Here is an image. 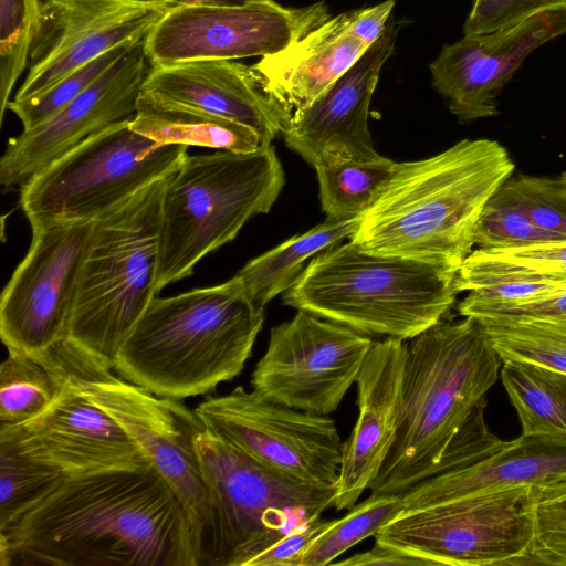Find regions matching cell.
I'll list each match as a JSON object with an SVG mask.
<instances>
[{
    "label": "cell",
    "instance_id": "46",
    "mask_svg": "<svg viewBox=\"0 0 566 566\" xmlns=\"http://www.w3.org/2000/svg\"><path fill=\"white\" fill-rule=\"evenodd\" d=\"M174 1H177V2L181 3L179 0H174Z\"/></svg>",
    "mask_w": 566,
    "mask_h": 566
},
{
    "label": "cell",
    "instance_id": "34",
    "mask_svg": "<svg viewBox=\"0 0 566 566\" xmlns=\"http://www.w3.org/2000/svg\"><path fill=\"white\" fill-rule=\"evenodd\" d=\"M551 240L558 239L539 228L503 186L484 206L474 231V244L484 249Z\"/></svg>",
    "mask_w": 566,
    "mask_h": 566
},
{
    "label": "cell",
    "instance_id": "3",
    "mask_svg": "<svg viewBox=\"0 0 566 566\" xmlns=\"http://www.w3.org/2000/svg\"><path fill=\"white\" fill-rule=\"evenodd\" d=\"M462 317L443 318L410 339L396 438L370 493L401 495L438 474L496 382L502 359L482 325Z\"/></svg>",
    "mask_w": 566,
    "mask_h": 566
},
{
    "label": "cell",
    "instance_id": "6",
    "mask_svg": "<svg viewBox=\"0 0 566 566\" xmlns=\"http://www.w3.org/2000/svg\"><path fill=\"white\" fill-rule=\"evenodd\" d=\"M169 177L94 221L66 338L112 369L159 292L161 208Z\"/></svg>",
    "mask_w": 566,
    "mask_h": 566
},
{
    "label": "cell",
    "instance_id": "43",
    "mask_svg": "<svg viewBox=\"0 0 566 566\" xmlns=\"http://www.w3.org/2000/svg\"><path fill=\"white\" fill-rule=\"evenodd\" d=\"M333 564L342 566H437L428 558L376 542L371 549Z\"/></svg>",
    "mask_w": 566,
    "mask_h": 566
},
{
    "label": "cell",
    "instance_id": "33",
    "mask_svg": "<svg viewBox=\"0 0 566 566\" xmlns=\"http://www.w3.org/2000/svg\"><path fill=\"white\" fill-rule=\"evenodd\" d=\"M42 0H0V120L9 97L28 70L41 20Z\"/></svg>",
    "mask_w": 566,
    "mask_h": 566
},
{
    "label": "cell",
    "instance_id": "25",
    "mask_svg": "<svg viewBox=\"0 0 566 566\" xmlns=\"http://www.w3.org/2000/svg\"><path fill=\"white\" fill-rule=\"evenodd\" d=\"M130 126L159 144L199 146L238 154L264 146L260 135L239 122L140 92Z\"/></svg>",
    "mask_w": 566,
    "mask_h": 566
},
{
    "label": "cell",
    "instance_id": "12",
    "mask_svg": "<svg viewBox=\"0 0 566 566\" xmlns=\"http://www.w3.org/2000/svg\"><path fill=\"white\" fill-rule=\"evenodd\" d=\"M205 430L292 479L337 485L343 442L328 416L273 402L242 386L195 409Z\"/></svg>",
    "mask_w": 566,
    "mask_h": 566
},
{
    "label": "cell",
    "instance_id": "14",
    "mask_svg": "<svg viewBox=\"0 0 566 566\" xmlns=\"http://www.w3.org/2000/svg\"><path fill=\"white\" fill-rule=\"evenodd\" d=\"M373 342L347 326L297 311L271 329L251 376L252 389L282 406L328 416L356 381Z\"/></svg>",
    "mask_w": 566,
    "mask_h": 566
},
{
    "label": "cell",
    "instance_id": "18",
    "mask_svg": "<svg viewBox=\"0 0 566 566\" xmlns=\"http://www.w3.org/2000/svg\"><path fill=\"white\" fill-rule=\"evenodd\" d=\"M145 40L128 46L84 92L42 124L8 142L0 160V184H24L82 142L106 127L133 118L151 70Z\"/></svg>",
    "mask_w": 566,
    "mask_h": 566
},
{
    "label": "cell",
    "instance_id": "9",
    "mask_svg": "<svg viewBox=\"0 0 566 566\" xmlns=\"http://www.w3.org/2000/svg\"><path fill=\"white\" fill-rule=\"evenodd\" d=\"M197 450L213 506L210 566H248L286 534L321 517L337 495V485L286 476L206 430Z\"/></svg>",
    "mask_w": 566,
    "mask_h": 566
},
{
    "label": "cell",
    "instance_id": "10",
    "mask_svg": "<svg viewBox=\"0 0 566 566\" xmlns=\"http://www.w3.org/2000/svg\"><path fill=\"white\" fill-rule=\"evenodd\" d=\"M130 119L94 134L21 185L20 207L31 229L96 220L177 170L188 147L156 143L134 130Z\"/></svg>",
    "mask_w": 566,
    "mask_h": 566
},
{
    "label": "cell",
    "instance_id": "37",
    "mask_svg": "<svg viewBox=\"0 0 566 566\" xmlns=\"http://www.w3.org/2000/svg\"><path fill=\"white\" fill-rule=\"evenodd\" d=\"M534 533L522 565L566 566V480L536 488Z\"/></svg>",
    "mask_w": 566,
    "mask_h": 566
},
{
    "label": "cell",
    "instance_id": "45",
    "mask_svg": "<svg viewBox=\"0 0 566 566\" xmlns=\"http://www.w3.org/2000/svg\"><path fill=\"white\" fill-rule=\"evenodd\" d=\"M560 178L566 181V170L562 174Z\"/></svg>",
    "mask_w": 566,
    "mask_h": 566
},
{
    "label": "cell",
    "instance_id": "31",
    "mask_svg": "<svg viewBox=\"0 0 566 566\" xmlns=\"http://www.w3.org/2000/svg\"><path fill=\"white\" fill-rule=\"evenodd\" d=\"M405 511L400 494H370L318 536L304 554L302 566L331 565L354 545L375 536Z\"/></svg>",
    "mask_w": 566,
    "mask_h": 566
},
{
    "label": "cell",
    "instance_id": "42",
    "mask_svg": "<svg viewBox=\"0 0 566 566\" xmlns=\"http://www.w3.org/2000/svg\"><path fill=\"white\" fill-rule=\"evenodd\" d=\"M394 7V0H386L373 7L347 11L349 33L370 46L385 33Z\"/></svg>",
    "mask_w": 566,
    "mask_h": 566
},
{
    "label": "cell",
    "instance_id": "38",
    "mask_svg": "<svg viewBox=\"0 0 566 566\" xmlns=\"http://www.w3.org/2000/svg\"><path fill=\"white\" fill-rule=\"evenodd\" d=\"M503 187L539 228L566 240V181L560 177L518 175Z\"/></svg>",
    "mask_w": 566,
    "mask_h": 566
},
{
    "label": "cell",
    "instance_id": "13",
    "mask_svg": "<svg viewBox=\"0 0 566 566\" xmlns=\"http://www.w3.org/2000/svg\"><path fill=\"white\" fill-rule=\"evenodd\" d=\"M331 18L325 2L285 7L275 0L241 6L171 8L147 34L151 67L201 60H235L280 52Z\"/></svg>",
    "mask_w": 566,
    "mask_h": 566
},
{
    "label": "cell",
    "instance_id": "39",
    "mask_svg": "<svg viewBox=\"0 0 566 566\" xmlns=\"http://www.w3.org/2000/svg\"><path fill=\"white\" fill-rule=\"evenodd\" d=\"M562 9H566V0H473L463 32L464 35L488 34Z\"/></svg>",
    "mask_w": 566,
    "mask_h": 566
},
{
    "label": "cell",
    "instance_id": "27",
    "mask_svg": "<svg viewBox=\"0 0 566 566\" xmlns=\"http://www.w3.org/2000/svg\"><path fill=\"white\" fill-rule=\"evenodd\" d=\"M502 363L501 380L521 434L566 438V374L528 361Z\"/></svg>",
    "mask_w": 566,
    "mask_h": 566
},
{
    "label": "cell",
    "instance_id": "23",
    "mask_svg": "<svg viewBox=\"0 0 566 566\" xmlns=\"http://www.w3.org/2000/svg\"><path fill=\"white\" fill-rule=\"evenodd\" d=\"M566 480V438L523 436L501 441L469 463L428 478L401 494L413 510L513 488Z\"/></svg>",
    "mask_w": 566,
    "mask_h": 566
},
{
    "label": "cell",
    "instance_id": "19",
    "mask_svg": "<svg viewBox=\"0 0 566 566\" xmlns=\"http://www.w3.org/2000/svg\"><path fill=\"white\" fill-rule=\"evenodd\" d=\"M566 33V9L515 27L444 44L429 65L431 84L462 123L499 114L497 96L525 59Z\"/></svg>",
    "mask_w": 566,
    "mask_h": 566
},
{
    "label": "cell",
    "instance_id": "17",
    "mask_svg": "<svg viewBox=\"0 0 566 566\" xmlns=\"http://www.w3.org/2000/svg\"><path fill=\"white\" fill-rule=\"evenodd\" d=\"M52 376L57 385L52 403L28 421L1 423V444L64 476L151 467L104 410L64 379Z\"/></svg>",
    "mask_w": 566,
    "mask_h": 566
},
{
    "label": "cell",
    "instance_id": "36",
    "mask_svg": "<svg viewBox=\"0 0 566 566\" xmlns=\"http://www.w3.org/2000/svg\"><path fill=\"white\" fill-rule=\"evenodd\" d=\"M62 476L0 443V527L46 493Z\"/></svg>",
    "mask_w": 566,
    "mask_h": 566
},
{
    "label": "cell",
    "instance_id": "32",
    "mask_svg": "<svg viewBox=\"0 0 566 566\" xmlns=\"http://www.w3.org/2000/svg\"><path fill=\"white\" fill-rule=\"evenodd\" d=\"M57 385L35 357L8 350L0 366V421L20 423L41 415L54 400Z\"/></svg>",
    "mask_w": 566,
    "mask_h": 566
},
{
    "label": "cell",
    "instance_id": "29",
    "mask_svg": "<svg viewBox=\"0 0 566 566\" xmlns=\"http://www.w3.org/2000/svg\"><path fill=\"white\" fill-rule=\"evenodd\" d=\"M503 360L566 374V317L488 316L476 319Z\"/></svg>",
    "mask_w": 566,
    "mask_h": 566
},
{
    "label": "cell",
    "instance_id": "22",
    "mask_svg": "<svg viewBox=\"0 0 566 566\" xmlns=\"http://www.w3.org/2000/svg\"><path fill=\"white\" fill-rule=\"evenodd\" d=\"M142 91L161 99L232 119L254 129L264 146L289 118L266 93L253 65L201 60L151 67Z\"/></svg>",
    "mask_w": 566,
    "mask_h": 566
},
{
    "label": "cell",
    "instance_id": "24",
    "mask_svg": "<svg viewBox=\"0 0 566 566\" xmlns=\"http://www.w3.org/2000/svg\"><path fill=\"white\" fill-rule=\"evenodd\" d=\"M349 33L347 12L253 64L266 93L290 119L307 108L368 50ZM289 124V123H287Z\"/></svg>",
    "mask_w": 566,
    "mask_h": 566
},
{
    "label": "cell",
    "instance_id": "1",
    "mask_svg": "<svg viewBox=\"0 0 566 566\" xmlns=\"http://www.w3.org/2000/svg\"><path fill=\"white\" fill-rule=\"evenodd\" d=\"M1 566H201L189 516L153 465L62 476L0 527Z\"/></svg>",
    "mask_w": 566,
    "mask_h": 566
},
{
    "label": "cell",
    "instance_id": "7",
    "mask_svg": "<svg viewBox=\"0 0 566 566\" xmlns=\"http://www.w3.org/2000/svg\"><path fill=\"white\" fill-rule=\"evenodd\" d=\"M285 184L272 146L238 154L187 155L163 198L158 290L188 277L208 253L268 213Z\"/></svg>",
    "mask_w": 566,
    "mask_h": 566
},
{
    "label": "cell",
    "instance_id": "4",
    "mask_svg": "<svg viewBox=\"0 0 566 566\" xmlns=\"http://www.w3.org/2000/svg\"><path fill=\"white\" fill-rule=\"evenodd\" d=\"M263 322L264 308L235 275L219 285L155 297L113 369L160 397L207 395L241 374Z\"/></svg>",
    "mask_w": 566,
    "mask_h": 566
},
{
    "label": "cell",
    "instance_id": "8",
    "mask_svg": "<svg viewBox=\"0 0 566 566\" xmlns=\"http://www.w3.org/2000/svg\"><path fill=\"white\" fill-rule=\"evenodd\" d=\"M38 358L48 370L104 410L130 438L181 501L192 526L201 566L207 565L213 506L197 450L205 426L177 399L160 397L117 377L67 338Z\"/></svg>",
    "mask_w": 566,
    "mask_h": 566
},
{
    "label": "cell",
    "instance_id": "20",
    "mask_svg": "<svg viewBox=\"0 0 566 566\" xmlns=\"http://www.w3.org/2000/svg\"><path fill=\"white\" fill-rule=\"evenodd\" d=\"M399 25L390 18L385 33L307 108L293 116L286 146L314 168L349 160H377L368 113L381 69L392 55Z\"/></svg>",
    "mask_w": 566,
    "mask_h": 566
},
{
    "label": "cell",
    "instance_id": "11",
    "mask_svg": "<svg viewBox=\"0 0 566 566\" xmlns=\"http://www.w3.org/2000/svg\"><path fill=\"white\" fill-rule=\"evenodd\" d=\"M535 488L520 486L405 510L375 542L437 566L522 565L534 533Z\"/></svg>",
    "mask_w": 566,
    "mask_h": 566
},
{
    "label": "cell",
    "instance_id": "2",
    "mask_svg": "<svg viewBox=\"0 0 566 566\" xmlns=\"http://www.w3.org/2000/svg\"><path fill=\"white\" fill-rule=\"evenodd\" d=\"M514 168L506 148L486 138L396 163L349 239L371 253L458 271L473 251L481 211Z\"/></svg>",
    "mask_w": 566,
    "mask_h": 566
},
{
    "label": "cell",
    "instance_id": "40",
    "mask_svg": "<svg viewBox=\"0 0 566 566\" xmlns=\"http://www.w3.org/2000/svg\"><path fill=\"white\" fill-rule=\"evenodd\" d=\"M335 520L321 517L286 534L273 546L254 557L248 566H302L303 557L313 542L326 532Z\"/></svg>",
    "mask_w": 566,
    "mask_h": 566
},
{
    "label": "cell",
    "instance_id": "35",
    "mask_svg": "<svg viewBox=\"0 0 566 566\" xmlns=\"http://www.w3.org/2000/svg\"><path fill=\"white\" fill-rule=\"evenodd\" d=\"M132 44L101 54L36 96L23 101L11 99L8 109L20 119L24 130L42 124L84 92Z\"/></svg>",
    "mask_w": 566,
    "mask_h": 566
},
{
    "label": "cell",
    "instance_id": "16",
    "mask_svg": "<svg viewBox=\"0 0 566 566\" xmlns=\"http://www.w3.org/2000/svg\"><path fill=\"white\" fill-rule=\"evenodd\" d=\"M174 0H42L28 73L13 99L41 94L101 54L146 39Z\"/></svg>",
    "mask_w": 566,
    "mask_h": 566
},
{
    "label": "cell",
    "instance_id": "21",
    "mask_svg": "<svg viewBox=\"0 0 566 566\" xmlns=\"http://www.w3.org/2000/svg\"><path fill=\"white\" fill-rule=\"evenodd\" d=\"M408 344L387 337L373 342L356 378L358 417L342 448L333 506L350 510L378 474L396 438L402 402Z\"/></svg>",
    "mask_w": 566,
    "mask_h": 566
},
{
    "label": "cell",
    "instance_id": "26",
    "mask_svg": "<svg viewBox=\"0 0 566 566\" xmlns=\"http://www.w3.org/2000/svg\"><path fill=\"white\" fill-rule=\"evenodd\" d=\"M359 219L360 217L348 220L326 219L311 230L250 260L235 276L248 296L264 308L271 300L294 283L308 259L350 238Z\"/></svg>",
    "mask_w": 566,
    "mask_h": 566
},
{
    "label": "cell",
    "instance_id": "41",
    "mask_svg": "<svg viewBox=\"0 0 566 566\" xmlns=\"http://www.w3.org/2000/svg\"><path fill=\"white\" fill-rule=\"evenodd\" d=\"M488 316L566 317V289L525 303L481 308L465 317Z\"/></svg>",
    "mask_w": 566,
    "mask_h": 566
},
{
    "label": "cell",
    "instance_id": "44",
    "mask_svg": "<svg viewBox=\"0 0 566 566\" xmlns=\"http://www.w3.org/2000/svg\"><path fill=\"white\" fill-rule=\"evenodd\" d=\"M182 4L190 6H241L260 0H179Z\"/></svg>",
    "mask_w": 566,
    "mask_h": 566
},
{
    "label": "cell",
    "instance_id": "30",
    "mask_svg": "<svg viewBox=\"0 0 566 566\" xmlns=\"http://www.w3.org/2000/svg\"><path fill=\"white\" fill-rule=\"evenodd\" d=\"M396 161L349 160L315 168L319 199L326 219L348 220L360 217L390 177Z\"/></svg>",
    "mask_w": 566,
    "mask_h": 566
},
{
    "label": "cell",
    "instance_id": "5",
    "mask_svg": "<svg viewBox=\"0 0 566 566\" xmlns=\"http://www.w3.org/2000/svg\"><path fill=\"white\" fill-rule=\"evenodd\" d=\"M457 272L340 242L312 258L282 301L369 337L406 340L446 318L459 294Z\"/></svg>",
    "mask_w": 566,
    "mask_h": 566
},
{
    "label": "cell",
    "instance_id": "15",
    "mask_svg": "<svg viewBox=\"0 0 566 566\" xmlns=\"http://www.w3.org/2000/svg\"><path fill=\"white\" fill-rule=\"evenodd\" d=\"M94 221L32 228L29 251L1 294L0 337L38 357L67 337Z\"/></svg>",
    "mask_w": 566,
    "mask_h": 566
},
{
    "label": "cell",
    "instance_id": "28",
    "mask_svg": "<svg viewBox=\"0 0 566 566\" xmlns=\"http://www.w3.org/2000/svg\"><path fill=\"white\" fill-rule=\"evenodd\" d=\"M525 275H566V240L473 250L457 272L458 292Z\"/></svg>",
    "mask_w": 566,
    "mask_h": 566
}]
</instances>
